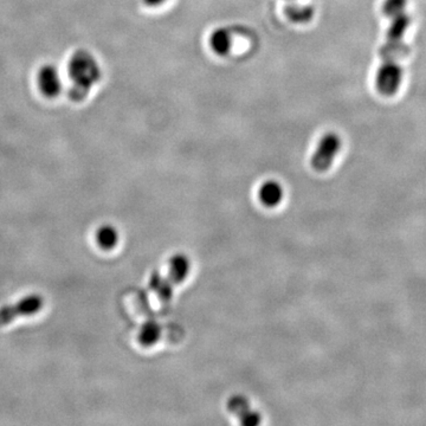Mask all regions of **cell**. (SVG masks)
I'll return each instance as SVG.
<instances>
[{
  "instance_id": "cell-13",
  "label": "cell",
  "mask_w": 426,
  "mask_h": 426,
  "mask_svg": "<svg viewBox=\"0 0 426 426\" xmlns=\"http://www.w3.org/2000/svg\"><path fill=\"white\" fill-rule=\"evenodd\" d=\"M161 336V328L157 322L148 321L145 324H142L139 331V342L141 343L145 347H150L158 342Z\"/></svg>"
},
{
  "instance_id": "cell-2",
  "label": "cell",
  "mask_w": 426,
  "mask_h": 426,
  "mask_svg": "<svg viewBox=\"0 0 426 426\" xmlns=\"http://www.w3.org/2000/svg\"><path fill=\"white\" fill-rule=\"evenodd\" d=\"M390 19V23L386 31V42L380 49V56L383 59L398 61L407 54L404 38L410 29L412 18L409 12L404 11Z\"/></svg>"
},
{
  "instance_id": "cell-11",
  "label": "cell",
  "mask_w": 426,
  "mask_h": 426,
  "mask_svg": "<svg viewBox=\"0 0 426 426\" xmlns=\"http://www.w3.org/2000/svg\"><path fill=\"white\" fill-rule=\"evenodd\" d=\"M285 17L296 24H306L312 22L315 10L309 5L289 4L284 8Z\"/></svg>"
},
{
  "instance_id": "cell-14",
  "label": "cell",
  "mask_w": 426,
  "mask_h": 426,
  "mask_svg": "<svg viewBox=\"0 0 426 426\" xmlns=\"http://www.w3.org/2000/svg\"><path fill=\"white\" fill-rule=\"evenodd\" d=\"M409 0H385L383 4L384 15L390 19L402 12L407 11Z\"/></svg>"
},
{
  "instance_id": "cell-9",
  "label": "cell",
  "mask_w": 426,
  "mask_h": 426,
  "mask_svg": "<svg viewBox=\"0 0 426 426\" xmlns=\"http://www.w3.org/2000/svg\"><path fill=\"white\" fill-rule=\"evenodd\" d=\"M283 198V189L277 182L270 180L260 186V199L265 206L274 207L278 205Z\"/></svg>"
},
{
  "instance_id": "cell-15",
  "label": "cell",
  "mask_w": 426,
  "mask_h": 426,
  "mask_svg": "<svg viewBox=\"0 0 426 426\" xmlns=\"http://www.w3.org/2000/svg\"><path fill=\"white\" fill-rule=\"evenodd\" d=\"M166 0H145V3L150 6H159V5L164 4Z\"/></svg>"
},
{
  "instance_id": "cell-5",
  "label": "cell",
  "mask_w": 426,
  "mask_h": 426,
  "mask_svg": "<svg viewBox=\"0 0 426 426\" xmlns=\"http://www.w3.org/2000/svg\"><path fill=\"white\" fill-rule=\"evenodd\" d=\"M44 299L40 294H30L24 296L16 304L6 306L0 309V326L11 324L17 317L33 316L43 309Z\"/></svg>"
},
{
  "instance_id": "cell-6",
  "label": "cell",
  "mask_w": 426,
  "mask_h": 426,
  "mask_svg": "<svg viewBox=\"0 0 426 426\" xmlns=\"http://www.w3.org/2000/svg\"><path fill=\"white\" fill-rule=\"evenodd\" d=\"M37 82H38V87H40V91L43 93L44 96L54 99L57 97L62 88H63V83H62V79H61V74H59L58 69L54 67V65H44L38 72V77H37Z\"/></svg>"
},
{
  "instance_id": "cell-8",
  "label": "cell",
  "mask_w": 426,
  "mask_h": 426,
  "mask_svg": "<svg viewBox=\"0 0 426 426\" xmlns=\"http://www.w3.org/2000/svg\"><path fill=\"white\" fill-rule=\"evenodd\" d=\"M95 242L103 251H111L118 246L120 233L114 225L102 224L95 232Z\"/></svg>"
},
{
  "instance_id": "cell-3",
  "label": "cell",
  "mask_w": 426,
  "mask_h": 426,
  "mask_svg": "<svg viewBox=\"0 0 426 426\" xmlns=\"http://www.w3.org/2000/svg\"><path fill=\"white\" fill-rule=\"evenodd\" d=\"M404 70L398 61L383 59L375 74V88L383 96H395L402 87Z\"/></svg>"
},
{
  "instance_id": "cell-1",
  "label": "cell",
  "mask_w": 426,
  "mask_h": 426,
  "mask_svg": "<svg viewBox=\"0 0 426 426\" xmlns=\"http://www.w3.org/2000/svg\"><path fill=\"white\" fill-rule=\"evenodd\" d=\"M101 68L97 59L86 50H79L69 62V76L71 87L69 97L75 102H81L88 97L91 89L101 79Z\"/></svg>"
},
{
  "instance_id": "cell-12",
  "label": "cell",
  "mask_w": 426,
  "mask_h": 426,
  "mask_svg": "<svg viewBox=\"0 0 426 426\" xmlns=\"http://www.w3.org/2000/svg\"><path fill=\"white\" fill-rule=\"evenodd\" d=\"M189 271V260L184 255H175L170 260V282L172 284L180 283L185 280Z\"/></svg>"
},
{
  "instance_id": "cell-10",
  "label": "cell",
  "mask_w": 426,
  "mask_h": 426,
  "mask_svg": "<svg viewBox=\"0 0 426 426\" xmlns=\"http://www.w3.org/2000/svg\"><path fill=\"white\" fill-rule=\"evenodd\" d=\"M210 45L217 55H228L231 50V45H232V37H231L229 30L224 28L214 30L210 37Z\"/></svg>"
},
{
  "instance_id": "cell-7",
  "label": "cell",
  "mask_w": 426,
  "mask_h": 426,
  "mask_svg": "<svg viewBox=\"0 0 426 426\" xmlns=\"http://www.w3.org/2000/svg\"><path fill=\"white\" fill-rule=\"evenodd\" d=\"M228 409L241 419L243 425H257L260 423V414L250 410L248 399L242 395H235L230 399Z\"/></svg>"
},
{
  "instance_id": "cell-4",
  "label": "cell",
  "mask_w": 426,
  "mask_h": 426,
  "mask_svg": "<svg viewBox=\"0 0 426 426\" xmlns=\"http://www.w3.org/2000/svg\"><path fill=\"white\" fill-rule=\"evenodd\" d=\"M341 139L334 132L324 135L316 147L315 153L312 157L310 164L316 172H326L333 165L334 159L341 148Z\"/></svg>"
}]
</instances>
